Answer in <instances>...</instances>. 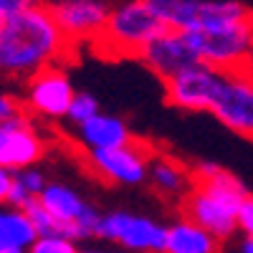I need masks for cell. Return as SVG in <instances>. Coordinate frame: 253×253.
<instances>
[{"label":"cell","mask_w":253,"mask_h":253,"mask_svg":"<svg viewBox=\"0 0 253 253\" xmlns=\"http://www.w3.org/2000/svg\"><path fill=\"white\" fill-rule=\"evenodd\" d=\"M167 28L152 5L147 0H126L112 8V15L104 26L101 36L91 43V48L109 58V61H122V58H137L139 51L150 43V41Z\"/></svg>","instance_id":"277c9868"},{"label":"cell","mask_w":253,"mask_h":253,"mask_svg":"<svg viewBox=\"0 0 253 253\" xmlns=\"http://www.w3.org/2000/svg\"><path fill=\"white\" fill-rule=\"evenodd\" d=\"M38 238V230L23 208L0 205V246L31 248Z\"/></svg>","instance_id":"e0dca14e"},{"label":"cell","mask_w":253,"mask_h":253,"mask_svg":"<svg viewBox=\"0 0 253 253\" xmlns=\"http://www.w3.org/2000/svg\"><path fill=\"white\" fill-rule=\"evenodd\" d=\"M107 0H56L51 10L71 43H94L112 15Z\"/></svg>","instance_id":"4fadbf2b"},{"label":"cell","mask_w":253,"mask_h":253,"mask_svg":"<svg viewBox=\"0 0 253 253\" xmlns=\"http://www.w3.org/2000/svg\"><path fill=\"white\" fill-rule=\"evenodd\" d=\"M20 112H23V99H20V94L0 89V122H5Z\"/></svg>","instance_id":"603a6c76"},{"label":"cell","mask_w":253,"mask_h":253,"mask_svg":"<svg viewBox=\"0 0 253 253\" xmlns=\"http://www.w3.org/2000/svg\"><path fill=\"white\" fill-rule=\"evenodd\" d=\"M48 152V137L41 132L36 117L26 109L0 122V167L5 170H26L38 165Z\"/></svg>","instance_id":"30bf717a"},{"label":"cell","mask_w":253,"mask_h":253,"mask_svg":"<svg viewBox=\"0 0 253 253\" xmlns=\"http://www.w3.org/2000/svg\"><path fill=\"white\" fill-rule=\"evenodd\" d=\"M48 182H51V180L46 177V172L41 170L38 165L26 167V170H18L8 205H13V208H26L28 203H33L41 193H43V187H46Z\"/></svg>","instance_id":"d6986e66"},{"label":"cell","mask_w":253,"mask_h":253,"mask_svg":"<svg viewBox=\"0 0 253 253\" xmlns=\"http://www.w3.org/2000/svg\"><path fill=\"white\" fill-rule=\"evenodd\" d=\"M101 107H99V99L89 91H76L74 101H71V107H69V114H66V122L71 126H79L84 124L86 119H91L94 114H99Z\"/></svg>","instance_id":"ffe728a7"},{"label":"cell","mask_w":253,"mask_h":253,"mask_svg":"<svg viewBox=\"0 0 253 253\" xmlns=\"http://www.w3.org/2000/svg\"><path fill=\"white\" fill-rule=\"evenodd\" d=\"M208 114L233 134L253 142V74L223 71Z\"/></svg>","instance_id":"52a82bcc"},{"label":"cell","mask_w":253,"mask_h":253,"mask_svg":"<svg viewBox=\"0 0 253 253\" xmlns=\"http://www.w3.org/2000/svg\"><path fill=\"white\" fill-rule=\"evenodd\" d=\"M38 203L63 225V236H69L74 241L96 238L101 213L76 187L66 182H48L43 187V193L38 195Z\"/></svg>","instance_id":"ba28073f"},{"label":"cell","mask_w":253,"mask_h":253,"mask_svg":"<svg viewBox=\"0 0 253 253\" xmlns=\"http://www.w3.org/2000/svg\"><path fill=\"white\" fill-rule=\"evenodd\" d=\"M76 56L48 3H36L0 18V81L20 84Z\"/></svg>","instance_id":"6da1fadb"},{"label":"cell","mask_w":253,"mask_h":253,"mask_svg":"<svg viewBox=\"0 0 253 253\" xmlns=\"http://www.w3.org/2000/svg\"><path fill=\"white\" fill-rule=\"evenodd\" d=\"M23 210L28 213V218L33 220V225H36V230H38V236H63V225L48 213L43 205L38 203V198H36L33 203H28Z\"/></svg>","instance_id":"44dd1931"},{"label":"cell","mask_w":253,"mask_h":253,"mask_svg":"<svg viewBox=\"0 0 253 253\" xmlns=\"http://www.w3.org/2000/svg\"><path fill=\"white\" fill-rule=\"evenodd\" d=\"M157 150L142 139H134L122 147L109 150H94L81 152L84 167L91 177L101 180L104 185H119V187H137L150 177V165Z\"/></svg>","instance_id":"5b68a950"},{"label":"cell","mask_w":253,"mask_h":253,"mask_svg":"<svg viewBox=\"0 0 253 253\" xmlns=\"http://www.w3.org/2000/svg\"><path fill=\"white\" fill-rule=\"evenodd\" d=\"M36 3H41V0H0V18H8L18 10H26Z\"/></svg>","instance_id":"484cf974"},{"label":"cell","mask_w":253,"mask_h":253,"mask_svg":"<svg viewBox=\"0 0 253 253\" xmlns=\"http://www.w3.org/2000/svg\"><path fill=\"white\" fill-rule=\"evenodd\" d=\"M238 251H241V253H253V238H246V236H243Z\"/></svg>","instance_id":"4316f807"},{"label":"cell","mask_w":253,"mask_h":253,"mask_svg":"<svg viewBox=\"0 0 253 253\" xmlns=\"http://www.w3.org/2000/svg\"><path fill=\"white\" fill-rule=\"evenodd\" d=\"M76 129V147L79 155L81 152H94V150H109V147H122L134 142L132 129L126 126V122L117 114H107L99 112L91 119H86L84 124L74 126Z\"/></svg>","instance_id":"5bb4252c"},{"label":"cell","mask_w":253,"mask_h":253,"mask_svg":"<svg viewBox=\"0 0 253 253\" xmlns=\"http://www.w3.org/2000/svg\"><path fill=\"white\" fill-rule=\"evenodd\" d=\"M76 243L79 241L69 236H38L36 243L28 248V253H81Z\"/></svg>","instance_id":"7402d4cb"},{"label":"cell","mask_w":253,"mask_h":253,"mask_svg":"<svg viewBox=\"0 0 253 253\" xmlns=\"http://www.w3.org/2000/svg\"><path fill=\"white\" fill-rule=\"evenodd\" d=\"M81 253H112V251H96V248H86V251H81ZM119 253H124V251H119Z\"/></svg>","instance_id":"83f0119b"},{"label":"cell","mask_w":253,"mask_h":253,"mask_svg":"<svg viewBox=\"0 0 253 253\" xmlns=\"http://www.w3.org/2000/svg\"><path fill=\"white\" fill-rule=\"evenodd\" d=\"M185 36L208 66L253 74V8L246 15L200 20L185 28Z\"/></svg>","instance_id":"3957f363"},{"label":"cell","mask_w":253,"mask_h":253,"mask_svg":"<svg viewBox=\"0 0 253 253\" xmlns=\"http://www.w3.org/2000/svg\"><path fill=\"white\" fill-rule=\"evenodd\" d=\"M147 180H150L152 190L160 198L170 200V203H182V198L190 193V187H193V167H185L172 155L157 152L152 157L150 177Z\"/></svg>","instance_id":"9a60e30c"},{"label":"cell","mask_w":253,"mask_h":253,"mask_svg":"<svg viewBox=\"0 0 253 253\" xmlns=\"http://www.w3.org/2000/svg\"><path fill=\"white\" fill-rule=\"evenodd\" d=\"M147 3L152 5V10L167 28L177 31L195 26L203 10V0H147Z\"/></svg>","instance_id":"ac0fdd59"},{"label":"cell","mask_w":253,"mask_h":253,"mask_svg":"<svg viewBox=\"0 0 253 253\" xmlns=\"http://www.w3.org/2000/svg\"><path fill=\"white\" fill-rule=\"evenodd\" d=\"M96 238L114 243L124 253H162L167 225L152 215L132 213V210H109L101 213Z\"/></svg>","instance_id":"8992f818"},{"label":"cell","mask_w":253,"mask_h":253,"mask_svg":"<svg viewBox=\"0 0 253 253\" xmlns=\"http://www.w3.org/2000/svg\"><path fill=\"white\" fill-rule=\"evenodd\" d=\"M162 253H223V241L215 238L208 228L190 220L187 215H177L167 225V238Z\"/></svg>","instance_id":"2e32d148"},{"label":"cell","mask_w":253,"mask_h":253,"mask_svg":"<svg viewBox=\"0 0 253 253\" xmlns=\"http://www.w3.org/2000/svg\"><path fill=\"white\" fill-rule=\"evenodd\" d=\"M248 198L243 182L215 162H198L193 167V187L180 203V213L208 228L223 243L238 230V213Z\"/></svg>","instance_id":"7a4b0ae2"},{"label":"cell","mask_w":253,"mask_h":253,"mask_svg":"<svg viewBox=\"0 0 253 253\" xmlns=\"http://www.w3.org/2000/svg\"><path fill=\"white\" fill-rule=\"evenodd\" d=\"M238 230L246 238H253V195L248 193V198L241 205V213H238Z\"/></svg>","instance_id":"cb8c5ba5"},{"label":"cell","mask_w":253,"mask_h":253,"mask_svg":"<svg viewBox=\"0 0 253 253\" xmlns=\"http://www.w3.org/2000/svg\"><path fill=\"white\" fill-rule=\"evenodd\" d=\"M233 253H241V251H233Z\"/></svg>","instance_id":"f1b7e54d"},{"label":"cell","mask_w":253,"mask_h":253,"mask_svg":"<svg viewBox=\"0 0 253 253\" xmlns=\"http://www.w3.org/2000/svg\"><path fill=\"white\" fill-rule=\"evenodd\" d=\"M76 96L74 81L63 66H51L46 71L36 74L31 81L23 84V109L43 122H61L66 119L69 107Z\"/></svg>","instance_id":"9c48e42d"},{"label":"cell","mask_w":253,"mask_h":253,"mask_svg":"<svg viewBox=\"0 0 253 253\" xmlns=\"http://www.w3.org/2000/svg\"><path fill=\"white\" fill-rule=\"evenodd\" d=\"M13 182H15V172L0 167V205H8L10 193H13Z\"/></svg>","instance_id":"d4e9b609"},{"label":"cell","mask_w":253,"mask_h":253,"mask_svg":"<svg viewBox=\"0 0 253 253\" xmlns=\"http://www.w3.org/2000/svg\"><path fill=\"white\" fill-rule=\"evenodd\" d=\"M220 74L223 71L208 66V63H195V66L180 71L177 76L162 81L165 101L182 112H208L210 101L215 96Z\"/></svg>","instance_id":"7c38bea8"},{"label":"cell","mask_w":253,"mask_h":253,"mask_svg":"<svg viewBox=\"0 0 253 253\" xmlns=\"http://www.w3.org/2000/svg\"><path fill=\"white\" fill-rule=\"evenodd\" d=\"M137 61L147 71H152L160 81H167V79L177 76L180 71L195 66V63H203L195 48L190 46L185 31H177V28H162L139 51Z\"/></svg>","instance_id":"8fae6325"}]
</instances>
